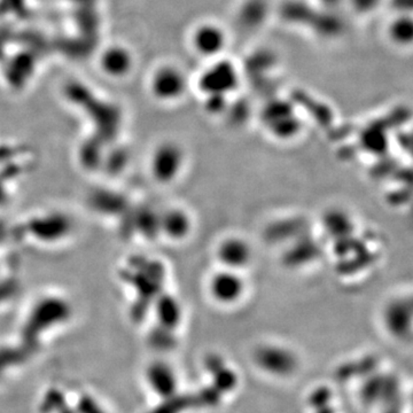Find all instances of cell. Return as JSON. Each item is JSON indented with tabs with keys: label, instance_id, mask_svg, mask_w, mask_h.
Returning a JSON list of instances; mask_svg holds the SVG:
<instances>
[{
	"label": "cell",
	"instance_id": "6da1fadb",
	"mask_svg": "<svg viewBox=\"0 0 413 413\" xmlns=\"http://www.w3.org/2000/svg\"><path fill=\"white\" fill-rule=\"evenodd\" d=\"M252 360L256 369L274 378L292 376L300 367L296 350L278 342L260 343L253 350Z\"/></svg>",
	"mask_w": 413,
	"mask_h": 413
},
{
	"label": "cell",
	"instance_id": "7a4b0ae2",
	"mask_svg": "<svg viewBox=\"0 0 413 413\" xmlns=\"http://www.w3.org/2000/svg\"><path fill=\"white\" fill-rule=\"evenodd\" d=\"M240 85V72L230 60L217 58L200 74L198 87L207 98H223L234 94Z\"/></svg>",
	"mask_w": 413,
	"mask_h": 413
},
{
	"label": "cell",
	"instance_id": "3957f363",
	"mask_svg": "<svg viewBox=\"0 0 413 413\" xmlns=\"http://www.w3.org/2000/svg\"><path fill=\"white\" fill-rule=\"evenodd\" d=\"M205 289L215 305L231 307L239 305L248 292L243 272L218 267L207 279Z\"/></svg>",
	"mask_w": 413,
	"mask_h": 413
},
{
	"label": "cell",
	"instance_id": "277c9868",
	"mask_svg": "<svg viewBox=\"0 0 413 413\" xmlns=\"http://www.w3.org/2000/svg\"><path fill=\"white\" fill-rule=\"evenodd\" d=\"M380 320L390 338L396 341H410L413 329V302L410 294L389 298L382 305Z\"/></svg>",
	"mask_w": 413,
	"mask_h": 413
},
{
	"label": "cell",
	"instance_id": "5b68a950",
	"mask_svg": "<svg viewBox=\"0 0 413 413\" xmlns=\"http://www.w3.org/2000/svg\"><path fill=\"white\" fill-rule=\"evenodd\" d=\"M189 87V80L183 69L172 63L159 65L148 78L151 96L163 103H172L183 99Z\"/></svg>",
	"mask_w": 413,
	"mask_h": 413
},
{
	"label": "cell",
	"instance_id": "8992f818",
	"mask_svg": "<svg viewBox=\"0 0 413 413\" xmlns=\"http://www.w3.org/2000/svg\"><path fill=\"white\" fill-rule=\"evenodd\" d=\"M186 155L183 147L174 141H163L151 155V172L154 179L162 185L174 183L184 171Z\"/></svg>",
	"mask_w": 413,
	"mask_h": 413
},
{
	"label": "cell",
	"instance_id": "52a82bcc",
	"mask_svg": "<svg viewBox=\"0 0 413 413\" xmlns=\"http://www.w3.org/2000/svg\"><path fill=\"white\" fill-rule=\"evenodd\" d=\"M262 122L274 139L292 140L301 132V121L286 101L267 105L262 112Z\"/></svg>",
	"mask_w": 413,
	"mask_h": 413
},
{
	"label": "cell",
	"instance_id": "ba28073f",
	"mask_svg": "<svg viewBox=\"0 0 413 413\" xmlns=\"http://www.w3.org/2000/svg\"><path fill=\"white\" fill-rule=\"evenodd\" d=\"M215 260L218 267L243 271L254 261V249L245 236L238 234L224 236L215 247Z\"/></svg>",
	"mask_w": 413,
	"mask_h": 413
},
{
	"label": "cell",
	"instance_id": "9c48e42d",
	"mask_svg": "<svg viewBox=\"0 0 413 413\" xmlns=\"http://www.w3.org/2000/svg\"><path fill=\"white\" fill-rule=\"evenodd\" d=\"M227 38L225 29L215 22H203L193 29L191 46L199 56L205 59H217L227 49Z\"/></svg>",
	"mask_w": 413,
	"mask_h": 413
},
{
	"label": "cell",
	"instance_id": "30bf717a",
	"mask_svg": "<svg viewBox=\"0 0 413 413\" xmlns=\"http://www.w3.org/2000/svg\"><path fill=\"white\" fill-rule=\"evenodd\" d=\"M134 54L125 44H112L105 47L98 60L100 72L114 81L129 77L134 72Z\"/></svg>",
	"mask_w": 413,
	"mask_h": 413
},
{
	"label": "cell",
	"instance_id": "8fae6325",
	"mask_svg": "<svg viewBox=\"0 0 413 413\" xmlns=\"http://www.w3.org/2000/svg\"><path fill=\"white\" fill-rule=\"evenodd\" d=\"M146 381L151 390L162 400L168 401L177 396L179 378L174 367L165 360H155L149 364Z\"/></svg>",
	"mask_w": 413,
	"mask_h": 413
},
{
	"label": "cell",
	"instance_id": "7c38bea8",
	"mask_svg": "<svg viewBox=\"0 0 413 413\" xmlns=\"http://www.w3.org/2000/svg\"><path fill=\"white\" fill-rule=\"evenodd\" d=\"M320 225L329 239L336 243L350 240L356 231V222L352 215L348 210L339 207L325 210L322 215Z\"/></svg>",
	"mask_w": 413,
	"mask_h": 413
},
{
	"label": "cell",
	"instance_id": "4fadbf2b",
	"mask_svg": "<svg viewBox=\"0 0 413 413\" xmlns=\"http://www.w3.org/2000/svg\"><path fill=\"white\" fill-rule=\"evenodd\" d=\"M194 229L192 215L186 209L174 207L160 214V234L172 241H184L190 238Z\"/></svg>",
	"mask_w": 413,
	"mask_h": 413
},
{
	"label": "cell",
	"instance_id": "5bb4252c",
	"mask_svg": "<svg viewBox=\"0 0 413 413\" xmlns=\"http://www.w3.org/2000/svg\"><path fill=\"white\" fill-rule=\"evenodd\" d=\"M183 316V307L172 296H163L156 303V318L163 329L174 332L182 323Z\"/></svg>",
	"mask_w": 413,
	"mask_h": 413
},
{
	"label": "cell",
	"instance_id": "9a60e30c",
	"mask_svg": "<svg viewBox=\"0 0 413 413\" xmlns=\"http://www.w3.org/2000/svg\"><path fill=\"white\" fill-rule=\"evenodd\" d=\"M389 38L400 46H407L412 42L413 23L410 15H400L393 20L388 28Z\"/></svg>",
	"mask_w": 413,
	"mask_h": 413
},
{
	"label": "cell",
	"instance_id": "2e32d148",
	"mask_svg": "<svg viewBox=\"0 0 413 413\" xmlns=\"http://www.w3.org/2000/svg\"><path fill=\"white\" fill-rule=\"evenodd\" d=\"M378 0H354L358 10H371Z\"/></svg>",
	"mask_w": 413,
	"mask_h": 413
}]
</instances>
